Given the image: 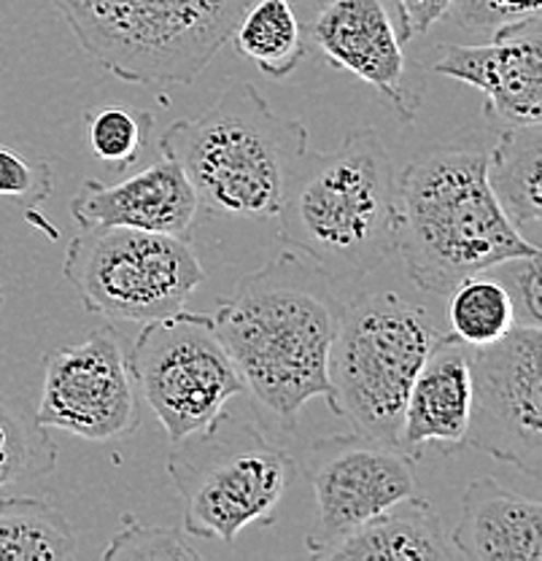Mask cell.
<instances>
[{"instance_id":"1","label":"cell","mask_w":542,"mask_h":561,"mask_svg":"<svg viewBox=\"0 0 542 561\" xmlns=\"http://www.w3.org/2000/svg\"><path fill=\"white\" fill-rule=\"evenodd\" d=\"M341 313L332 278L287 251L238 278L208 319L256 405L291 424L316 397L332 402L330 356Z\"/></svg>"},{"instance_id":"2","label":"cell","mask_w":542,"mask_h":561,"mask_svg":"<svg viewBox=\"0 0 542 561\" xmlns=\"http://www.w3.org/2000/svg\"><path fill=\"white\" fill-rule=\"evenodd\" d=\"M486 168L488 146L468 138L435 146L397 173V251L427 295H448L464 278L540 254L507 221Z\"/></svg>"},{"instance_id":"3","label":"cell","mask_w":542,"mask_h":561,"mask_svg":"<svg viewBox=\"0 0 542 561\" xmlns=\"http://www.w3.org/2000/svg\"><path fill=\"white\" fill-rule=\"evenodd\" d=\"M278 236L335 280H361L397 251L400 190L376 130H357L326 154L308 151L281 208Z\"/></svg>"},{"instance_id":"4","label":"cell","mask_w":542,"mask_h":561,"mask_svg":"<svg viewBox=\"0 0 542 561\" xmlns=\"http://www.w3.org/2000/svg\"><path fill=\"white\" fill-rule=\"evenodd\" d=\"M160 151L176 160L200 208L235 219H276L297 168L308 127L276 114L252 81L230 84L200 116L173 122Z\"/></svg>"},{"instance_id":"5","label":"cell","mask_w":542,"mask_h":561,"mask_svg":"<svg viewBox=\"0 0 542 561\" xmlns=\"http://www.w3.org/2000/svg\"><path fill=\"white\" fill-rule=\"evenodd\" d=\"M252 0H51L81 49L116 79L189 87L230 44Z\"/></svg>"},{"instance_id":"6","label":"cell","mask_w":542,"mask_h":561,"mask_svg":"<svg viewBox=\"0 0 542 561\" xmlns=\"http://www.w3.org/2000/svg\"><path fill=\"white\" fill-rule=\"evenodd\" d=\"M168 476L184 505V531L235 542L246 526L270 524L300 467L249 413L224 411L206 430L173 443Z\"/></svg>"},{"instance_id":"7","label":"cell","mask_w":542,"mask_h":561,"mask_svg":"<svg viewBox=\"0 0 542 561\" xmlns=\"http://www.w3.org/2000/svg\"><path fill=\"white\" fill-rule=\"evenodd\" d=\"M440 335L427 311L397 291H361L343 302L330 356V411L359 435L400 446L407 391Z\"/></svg>"},{"instance_id":"8","label":"cell","mask_w":542,"mask_h":561,"mask_svg":"<svg viewBox=\"0 0 542 561\" xmlns=\"http://www.w3.org/2000/svg\"><path fill=\"white\" fill-rule=\"evenodd\" d=\"M62 273L87 313L108 321H157L186 308L206 280L184 238L136 227H81Z\"/></svg>"},{"instance_id":"9","label":"cell","mask_w":542,"mask_h":561,"mask_svg":"<svg viewBox=\"0 0 542 561\" xmlns=\"http://www.w3.org/2000/svg\"><path fill=\"white\" fill-rule=\"evenodd\" d=\"M127 359L171 443L206 430L224 405L246 391L208 313L189 308L168 319L146 321L136 343L127 346Z\"/></svg>"},{"instance_id":"10","label":"cell","mask_w":542,"mask_h":561,"mask_svg":"<svg viewBox=\"0 0 542 561\" xmlns=\"http://www.w3.org/2000/svg\"><path fill=\"white\" fill-rule=\"evenodd\" d=\"M472 405L464 446L542 476V327L516 324L472 348Z\"/></svg>"},{"instance_id":"11","label":"cell","mask_w":542,"mask_h":561,"mask_svg":"<svg viewBox=\"0 0 542 561\" xmlns=\"http://www.w3.org/2000/svg\"><path fill=\"white\" fill-rule=\"evenodd\" d=\"M33 416L46 430L92 443L119 440L138 430V383L116 327H101L81 346L51 348L44 356V389Z\"/></svg>"},{"instance_id":"12","label":"cell","mask_w":542,"mask_h":561,"mask_svg":"<svg viewBox=\"0 0 542 561\" xmlns=\"http://www.w3.org/2000/svg\"><path fill=\"white\" fill-rule=\"evenodd\" d=\"M308 476L316 491V522L305 537L313 559H326L354 529L416 494V459L402 446L359 432L319 437Z\"/></svg>"},{"instance_id":"13","label":"cell","mask_w":542,"mask_h":561,"mask_svg":"<svg viewBox=\"0 0 542 561\" xmlns=\"http://www.w3.org/2000/svg\"><path fill=\"white\" fill-rule=\"evenodd\" d=\"M311 35L332 66L372 87L400 122L416 119L427 81L424 70L405 57L400 16H392L387 0H330Z\"/></svg>"},{"instance_id":"14","label":"cell","mask_w":542,"mask_h":561,"mask_svg":"<svg viewBox=\"0 0 542 561\" xmlns=\"http://www.w3.org/2000/svg\"><path fill=\"white\" fill-rule=\"evenodd\" d=\"M433 70L483 92V119L492 130L542 122L540 16L494 33L486 44L446 46Z\"/></svg>"},{"instance_id":"15","label":"cell","mask_w":542,"mask_h":561,"mask_svg":"<svg viewBox=\"0 0 542 561\" xmlns=\"http://www.w3.org/2000/svg\"><path fill=\"white\" fill-rule=\"evenodd\" d=\"M200 210L195 186L178 162L165 154L119 184L84 181L71 201V214L81 227H136L184 241Z\"/></svg>"},{"instance_id":"16","label":"cell","mask_w":542,"mask_h":561,"mask_svg":"<svg viewBox=\"0 0 542 561\" xmlns=\"http://www.w3.org/2000/svg\"><path fill=\"white\" fill-rule=\"evenodd\" d=\"M472 346L442 332L407 391L400 446L418 461L429 443L462 448L472 405Z\"/></svg>"},{"instance_id":"17","label":"cell","mask_w":542,"mask_h":561,"mask_svg":"<svg viewBox=\"0 0 542 561\" xmlns=\"http://www.w3.org/2000/svg\"><path fill=\"white\" fill-rule=\"evenodd\" d=\"M451 542L459 559L542 561V505L494 478H475L462 491Z\"/></svg>"},{"instance_id":"18","label":"cell","mask_w":542,"mask_h":561,"mask_svg":"<svg viewBox=\"0 0 542 561\" xmlns=\"http://www.w3.org/2000/svg\"><path fill=\"white\" fill-rule=\"evenodd\" d=\"M326 559L451 561L459 559V553L446 537L433 502L422 494H411L354 529L326 553Z\"/></svg>"},{"instance_id":"19","label":"cell","mask_w":542,"mask_h":561,"mask_svg":"<svg viewBox=\"0 0 542 561\" xmlns=\"http://www.w3.org/2000/svg\"><path fill=\"white\" fill-rule=\"evenodd\" d=\"M542 122L540 125H507L494 130L488 146V186L512 230L540 249L542 238Z\"/></svg>"},{"instance_id":"20","label":"cell","mask_w":542,"mask_h":561,"mask_svg":"<svg viewBox=\"0 0 542 561\" xmlns=\"http://www.w3.org/2000/svg\"><path fill=\"white\" fill-rule=\"evenodd\" d=\"M76 553V531L60 507L38 496H0V561H68Z\"/></svg>"},{"instance_id":"21","label":"cell","mask_w":542,"mask_h":561,"mask_svg":"<svg viewBox=\"0 0 542 561\" xmlns=\"http://www.w3.org/2000/svg\"><path fill=\"white\" fill-rule=\"evenodd\" d=\"M230 41L235 44L238 55L256 62V68L270 79H284V76L295 73L308 57L305 33H302L289 0L249 3Z\"/></svg>"},{"instance_id":"22","label":"cell","mask_w":542,"mask_h":561,"mask_svg":"<svg viewBox=\"0 0 542 561\" xmlns=\"http://www.w3.org/2000/svg\"><path fill=\"white\" fill-rule=\"evenodd\" d=\"M448 324L451 335L468 346H488L518 324L510 291L492 273H477L448 291Z\"/></svg>"},{"instance_id":"23","label":"cell","mask_w":542,"mask_h":561,"mask_svg":"<svg viewBox=\"0 0 542 561\" xmlns=\"http://www.w3.org/2000/svg\"><path fill=\"white\" fill-rule=\"evenodd\" d=\"M55 467L57 443L49 430L0 391V491L31 478H49Z\"/></svg>"},{"instance_id":"24","label":"cell","mask_w":542,"mask_h":561,"mask_svg":"<svg viewBox=\"0 0 542 561\" xmlns=\"http://www.w3.org/2000/svg\"><path fill=\"white\" fill-rule=\"evenodd\" d=\"M87 144L106 165L125 171L141 157L154 130V114L130 105H101L84 114Z\"/></svg>"},{"instance_id":"25","label":"cell","mask_w":542,"mask_h":561,"mask_svg":"<svg viewBox=\"0 0 542 561\" xmlns=\"http://www.w3.org/2000/svg\"><path fill=\"white\" fill-rule=\"evenodd\" d=\"M106 561H184L200 559V553L181 537L178 529L146 526L132 516H122V529L108 540Z\"/></svg>"},{"instance_id":"26","label":"cell","mask_w":542,"mask_h":561,"mask_svg":"<svg viewBox=\"0 0 542 561\" xmlns=\"http://www.w3.org/2000/svg\"><path fill=\"white\" fill-rule=\"evenodd\" d=\"M55 195V171L49 160L27 157L11 146L0 144V197L25 208L31 219L38 216V206Z\"/></svg>"},{"instance_id":"27","label":"cell","mask_w":542,"mask_h":561,"mask_svg":"<svg viewBox=\"0 0 542 561\" xmlns=\"http://www.w3.org/2000/svg\"><path fill=\"white\" fill-rule=\"evenodd\" d=\"M542 0H453L448 20L457 31L488 35L540 16Z\"/></svg>"},{"instance_id":"28","label":"cell","mask_w":542,"mask_h":561,"mask_svg":"<svg viewBox=\"0 0 542 561\" xmlns=\"http://www.w3.org/2000/svg\"><path fill=\"white\" fill-rule=\"evenodd\" d=\"M492 276H497L510 291L516 313H521V324L542 327V297H540V254L516 256L503 265L492 267Z\"/></svg>"},{"instance_id":"29","label":"cell","mask_w":542,"mask_h":561,"mask_svg":"<svg viewBox=\"0 0 542 561\" xmlns=\"http://www.w3.org/2000/svg\"><path fill=\"white\" fill-rule=\"evenodd\" d=\"M451 5L453 0H397L400 31L405 44L413 35H424L433 31L437 22L448 14Z\"/></svg>"},{"instance_id":"30","label":"cell","mask_w":542,"mask_h":561,"mask_svg":"<svg viewBox=\"0 0 542 561\" xmlns=\"http://www.w3.org/2000/svg\"><path fill=\"white\" fill-rule=\"evenodd\" d=\"M3 300H5V291H3V280H0V306H3Z\"/></svg>"}]
</instances>
